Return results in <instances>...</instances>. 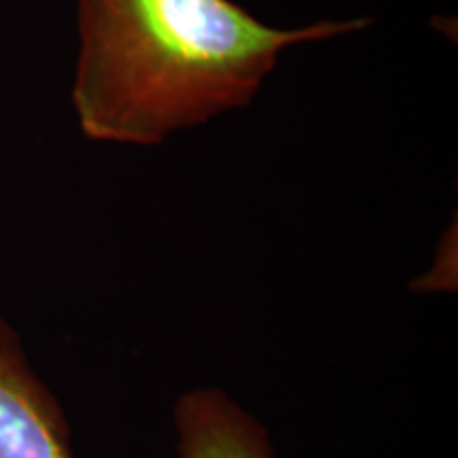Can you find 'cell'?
I'll list each match as a JSON object with an SVG mask.
<instances>
[{
  "instance_id": "cell-1",
  "label": "cell",
  "mask_w": 458,
  "mask_h": 458,
  "mask_svg": "<svg viewBox=\"0 0 458 458\" xmlns=\"http://www.w3.org/2000/svg\"><path fill=\"white\" fill-rule=\"evenodd\" d=\"M369 24L276 28L233 0H77L79 128L96 142L162 145L249 106L284 51Z\"/></svg>"
},
{
  "instance_id": "cell-2",
  "label": "cell",
  "mask_w": 458,
  "mask_h": 458,
  "mask_svg": "<svg viewBox=\"0 0 458 458\" xmlns=\"http://www.w3.org/2000/svg\"><path fill=\"white\" fill-rule=\"evenodd\" d=\"M60 401L32 369L20 335L0 318V458H74Z\"/></svg>"
},
{
  "instance_id": "cell-3",
  "label": "cell",
  "mask_w": 458,
  "mask_h": 458,
  "mask_svg": "<svg viewBox=\"0 0 458 458\" xmlns=\"http://www.w3.org/2000/svg\"><path fill=\"white\" fill-rule=\"evenodd\" d=\"M181 458H274L267 428L221 388H193L176 401Z\"/></svg>"
}]
</instances>
